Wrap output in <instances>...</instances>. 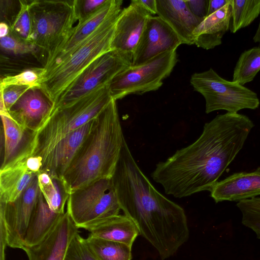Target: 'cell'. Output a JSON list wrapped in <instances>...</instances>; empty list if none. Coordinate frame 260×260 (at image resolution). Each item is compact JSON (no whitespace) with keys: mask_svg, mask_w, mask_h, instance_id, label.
<instances>
[{"mask_svg":"<svg viewBox=\"0 0 260 260\" xmlns=\"http://www.w3.org/2000/svg\"><path fill=\"white\" fill-rule=\"evenodd\" d=\"M247 116L227 112L204 124L193 143L156 164L151 174L166 194L181 198L210 191L254 127Z\"/></svg>","mask_w":260,"mask_h":260,"instance_id":"obj_1","label":"cell"},{"mask_svg":"<svg viewBox=\"0 0 260 260\" xmlns=\"http://www.w3.org/2000/svg\"><path fill=\"white\" fill-rule=\"evenodd\" d=\"M121 210L162 259L173 255L189 238L184 209L158 191L136 163L124 141L112 177Z\"/></svg>","mask_w":260,"mask_h":260,"instance_id":"obj_2","label":"cell"},{"mask_svg":"<svg viewBox=\"0 0 260 260\" xmlns=\"http://www.w3.org/2000/svg\"><path fill=\"white\" fill-rule=\"evenodd\" d=\"M85 243L98 260H131L132 246L89 235Z\"/></svg>","mask_w":260,"mask_h":260,"instance_id":"obj_26","label":"cell"},{"mask_svg":"<svg viewBox=\"0 0 260 260\" xmlns=\"http://www.w3.org/2000/svg\"><path fill=\"white\" fill-rule=\"evenodd\" d=\"M0 42L2 48L15 54L35 53L39 49L31 43L23 41L11 33L0 38Z\"/></svg>","mask_w":260,"mask_h":260,"instance_id":"obj_33","label":"cell"},{"mask_svg":"<svg viewBox=\"0 0 260 260\" xmlns=\"http://www.w3.org/2000/svg\"><path fill=\"white\" fill-rule=\"evenodd\" d=\"M54 106L40 86L29 88L10 108L8 114L19 125L35 132L49 117Z\"/></svg>","mask_w":260,"mask_h":260,"instance_id":"obj_16","label":"cell"},{"mask_svg":"<svg viewBox=\"0 0 260 260\" xmlns=\"http://www.w3.org/2000/svg\"><path fill=\"white\" fill-rule=\"evenodd\" d=\"M112 99L109 84L74 102L53 108L44 123L32 133L19 161L39 156L43 161L61 140L95 118Z\"/></svg>","mask_w":260,"mask_h":260,"instance_id":"obj_4","label":"cell"},{"mask_svg":"<svg viewBox=\"0 0 260 260\" xmlns=\"http://www.w3.org/2000/svg\"><path fill=\"white\" fill-rule=\"evenodd\" d=\"M78 228L66 211L56 225L38 244L22 248L28 260H64Z\"/></svg>","mask_w":260,"mask_h":260,"instance_id":"obj_15","label":"cell"},{"mask_svg":"<svg viewBox=\"0 0 260 260\" xmlns=\"http://www.w3.org/2000/svg\"><path fill=\"white\" fill-rule=\"evenodd\" d=\"M230 4L233 33L249 25L260 14V0H230Z\"/></svg>","mask_w":260,"mask_h":260,"instance_id":"obj_27","label":"cell"},{"mask_svg":"<svg viewBox=\"0 0 260 260\" xmlns=\"http://www.w3.org/2000/svg\"><path fill=\"white\" fill-rule=\"evenodd\" d=\"M151 14L139 2L132 0L121 10L115 28L111 50H115L131 63L148 19Z\"/></svg>","mask_w":260,"mask_h":260,"instance_id":"obj_12","label":"cell"},{"mask_svg":"<svg viewBox=\"0 0 260 260\" xmlns=\"http://www.w3.org/2000/svg\"><path fill=\"white\" fill-rule=\"evenodd\" d=\"M124 141L116 101L113 99L95 118L92 130L63 176L70 194L99 180L111 178Z\"/></svg>","mask_w":260,"mask_h":260,"instance_id":"obj_3","label":"cell"},{"mask_svg":"<svg viewBox=\"0 0 260 260\" xmlns=\"http://www.w3.org/2000/svg\"><path fill=\"white\" fill-rule=\"evenodd\" d=\"M1 130V166L3 169L16 160L29 144L32 132L23 128L8 113H0Z\"/></svg>","mask_w":260,"mask_h":260,"instance_id":"obj_20","label":"cell"},{"mask_svg":"<svg viewBox=\"0 0 260 260\" xmlns=\"http://www.w3.org/2000/svg\"><path fill=\"white\" fill-rule=\"evenodd\" d=\"M43 74V68L26 69L18 74L1 79V87L11 85H25L30 87L40 86Z\"/></svg>","mask_w":260,"mask_h":260,"instance_id":"obj_31","label":"cell"},{"mask_svg":"<svg viewBox=\"0 0 260 260\" xmlns=\"http://www.w3.org/2000/svg\"><path fill=\"white\" fill-rule=\"evenodd\" d=\"M89 235L100 238L123 243L131 246L139 235L135 223L125 215H117L101 219L86 227Z\"/></svg>","mask_w":260,"mask_h":260,"instance_id":"obj_22","label":"cell"},{"mask_svg":"<svg viewBox=\"0 0 260 260\" xmlns=\"http://www.w3.org/2000/svg\"><path fill=\"white\" fill-rule=\"evenodd\" d=\"M123 1L108 0L94 13L85 19L78 22L67 39L46 62L44 66V74L54 69L86 39H87L110 16L121 10Z\"/></svg>","mask_w":260,"mask_h":260,"instance_id":"obj_14","label":"cell"},{"mask_svg":"<svg viewBox=\"0 0 260 260\" xmlns=\"http://www.w3.org/2000/svg\"><path fill=\"white\" fill-rule=\"evenodd\" d=\"M19 3L20 9L10 26V33L23 41L29 42L31 20L29 1H19Z\"/></svg>","mask_w":260,"mask_h":260,"instance_id":"obj_30","label":"cell"},{"mask_svg":"<svg viewBox=\"0 0 260 260\" xmlns=\"http://www.w3.org/2000/svg\"><path fill=\"white\" fill-rule=\"evenodd\" d=\"M139 1L152 15L156 14V0H139Z\"/></svg>","mask_w":260,"mask_h":260,"instance_id":"obj_39","label":"cell"},{"mask_svg":"<svg viewBox=\"0 0 260 260\" xmlns=\"http://www.w3.org/2000/svg\"><path fill=\"white\" fill-rule=\"evenodd\" d=\"M237 206L241 212L243 224L252 230L260 239V197L240 201Z\"/></svg>","mask_w":260,"mask_h":260,"instance_id":"obj_29","label":"cell"},{"mask_svg":"<svg viewBox=\"0 0 260 260\" xmlns=\"http://www.w3.org/2000/svg\"><path fill=\"white\" fill-rule=\"evenodd\" d=\"M74 242L79 260H98L88 248L85 238L79 233L75 236Z\"/></svg>","mask_w":260,"mask_h":260,"instance_id":"obj_36","label":"cell"},{"mask_svg":"<svg viewBox=\"0 0 260 260\" xmlns=\"http://www.w3.org/2000/svg\"><path fill=\"white\" fill-rule=\"evenodd\" d=\"M37 175L28 170L25 161L0 169V202L16 200Z\"/></svg>","mask_w":260,"mask_h":260,"instance_id":"obj_24","label":"cell"},{"mask_svg":"<svg viewBox=\"0 0 260 260\" xmlns=\"http://www.w3.org/2000/svg\"><path fill=\"white\" fill-rule=\"evenodd\" d=\"M74 240L72 242L68 249L64 260H79V258L75 246Z\"/></svg>","mask_w":260,"mask_h":260,"instance_id":"obj_40","label":"cell"},{"mask_svg":"<svg viewBox=\"0 0 260 260\" xmlns=\"http://www.w3.org/2000/svg\"><path fill=\"white\" fill-rule=\"evenodd\" d=\"M131 63L115 50L103 54L83 70L60 94L53 108L74 102L109 85Z\"/></svg>","mask_w":260,"mask_h":260,"instance_id":"obj_10","label":"cell"},{"mask_svg":"<svg viewBox=\"0 0 260 260\" xmlns=\"http://www.w3.org/2000/svg\"><path fill=\"white\" fill-rule=\"evenodd\" d=\"M210 192L216 203L256 198L260 195V167L250 172L234 173L218 181Z\"/></svg>","mask_w":260,"mask_h":260,"instance_id":"obj_18","label":"cell"},{"mask_svg":"<svg viewBox=\"0 0 260 260\" xmlns=\"http://www.w3.org/2000/svg\"><path fill=\"white\" fill-rule=\"evenodd\" d=\"M253 40L254 42L255 43L260 42V20L257 29L253 37Z\"/></svg>","mask_w":260,"mask_h":260,"instance_id":"obj_42","label":"cell"},{"mask_svg":"<svg viewBox=\"0 0 260 260\" xmlns=\"http://www.w3.org/2000/svg\"><path fill=\"white\" fill-rule=\"evenodd\" d=\"M178 62L176 50L160 54L136 66L131 65L109 84L112 99L117 101L130 94H142L159 89Z\"/></svg>","mask_w":260,"mask_h":260,"instance_id":"obj_9","label":"cell"},{"mask_svg":"<svg viewBox=\"0 0 260 260\" xmlns=\"http://www.w3.org/2000/svg\"><path fill=\"white\" fill-rule=\"evenodd\" d=\"M191 12L202 21L207 16L209 0H185Z\"/></svg>","mask_w":260,"mask_h":260,"instance_id":"obj_35","label":"cell"},{"mask_svg":"<svg viewBox=\"0 0 260 260\" xmlns=\"http://www.w3.org/2000/svg\"><path fill=\"white\" fill-rule=\"evenodd\" d=\"M121 10L107 18L60 64L43 75L40 87L54 104L83 70L111 50L116 23Z\"/></svg>","mask_w":260,"mask_h":260,"instance_id":"obj_5","label":"cell"},{"mask_svg":"<svg viewBox=\"0 0 260 260\" xmlns=\"http://www.w3.org/2000/svg\"><path fill=\"white\" fill-rule=\"evenodd\" d=\"M232 9L230 0L223 7L206 17L193 32L194 44L206 50L214 48L230 28Z\"/></svg>","mask_w":260,"mask_h":260,"instance_id":"obj_21","label":"cell"},{"mask_svg":"<svg viewBox=\"0 0 260 260\" xmlns=\"http://www.w3.org/2000/svg\"><path fill=\"white\" fill-rule=\"evenodd\" d=\"M39 188L50 209L58 213H64L70 193L63 179L51 178L45 172L38 175Z\"/></svg>","mask_w":260,"mask_h":260,"instance_id":"obj_25","label":"cell"},{"mask_svg":"<svg viewBox=\"0 0 260 260\" xmlns=\"http://www.w3.org/2000/svg\"><path fill=\"white\" fill-rule=\"evenodd\" d=\"M157 16L178 35L182 44H194L193 32L202 21L190 11L185 1L156 0Z\"/></svg>","mask_w":260,"mask_h":260,"instance_id":"obj_19","label":"cell"},{"mask_svg":"<svg viewBox=\"0 0 260 260\" xmlns=\"http://www.w3.org/2000/svg\"><path fill=\"white\" fill-rule=\"evenodd\" d=\"M30 88L18 85L1 87L0 113H8L10 108Z\"/></svg>","mask_w":260,"mask_h":260,"instance_id":"obj_32","label":"cell"},{"mask_svg":"<svg viewBox=\"0 0 260 260\" xmlns=\"http://www.w3.org/2000/svg\"><path fill=\"white\" fill-rule=\"evenodd\" d=\"M120 210L112 178L73 191L67 203V211L78 229H84L101 219L118 215Z\"/></svg>","mask_w":260,"mask_h":260,"instance_id":"obj_8","label":"cell"},{"mask_svg":"<svg viewBox=\"0 0 260 260\" xmlns=\"http://www.w3.org/2000/svg\"><path fill=\"white\" fill-rule=\"evenodd\" d=\"M190 82L194 90L204 96L207 114L221 110L237 113L242 109L254 110L259 107L260 102L255 92L237 82L223 79L211 68L194 73Z\"/></svg>","mask_w":260,"mask_h":260,"instance_id":"obj_7","label":"cell"},{"mask_svg":"<svg viewBox=\"0 0 260 260\" xmlns=\"http://www.w3.org/2000/svg\"><path fill=\"white\" fill-rule=\"evenodd\" d=\"M108 0H75L78 22L91 15L101 8Z\"/></svg>","mask_w":260,"mask_h":260,"instance_id":"obj_34","label":"cell"},{"mask_svg":"<svg viewBox=\"0 0 260 260\" xmlns=\"http://www.w3.org/2000/svg\"><path fill=\"white\" fill-rule=\"evenodd\" d=\"M10 33V26L4 22L0 23V38L9 35Z\"/></svg>","mask_w":260,"mask_h":260,"instance_id":"obj_41","label":"cell"},{"mask_svg":"<svg viewBox=\"0 0 260 260\" xmlns=\"http://www.w3.org/2000/svg\"><path fill=\"white\" fill-rule=\"evenodd\" d=\"M64 213H56L49 207L40 189L24 239V246L35 245L49 233Z\"/></svg>","mask_w":260,"mask_h":260,"instance_id":"obj_23","label":"cell"},{"mask_svg":"<svg viewBox=\"0 0 260 260\" xmlns=\"http://www.w3.org/2000/svg\"><path fill=\"white\" fill-rule=\"evenodd\" d=\"M260 71V47L243 52L234 69L233 81L244 85L252 81Z\"/></svg>","mask_w":260,"mask_h":260,"instance_id":"obj_28","label":"cell"},{"mask_svg":"<svg viewBox=\"0 0 260 260\" xmlns=\"http://www.w3.org/2000/svg\"><path fill=\"white\" fill-rule=\"evenodd\" d=\"M229 2V0H209L207 16L221 9Z\"/></svg>","mask_w":260,"mask_h":260,"instance_id":"obj_38","label":"cell"},{"mask_svg":"<svg viewBox=\"0 0 260 260\" xmlns=\"http://www.w3.org/2000/svg\"><path fill=\"white\" fill-rule=\"evenodd\" d=\"M24 161L29 170L38 175L40 173L43 166L42 158L29 156Z\"/></svg>","mask_w":260,"mask_h":260,"instance_id":"obj_37","label":"cell"},{"mask_svg":"<svg viewBox=\"0 0 260 260\" xmlns=\"http://www.w3.org/2000/svg\"><path fill=\"white\" fill-rule=\"evenodd\" d=\"M40 188L38 175L14 201L0 202V214L5 220L8 246L22 249L27 228L37 202Z\"/></svg>","mask_w":260,"mask_h":260,"instance_id":"obj_11","label":"cell"},{"mask_svg":"<svg viewBox=\"0 0 260 260\" xmlns=\"http://www.w3.org/2000/svg\"><path fill=\"white\" fill-rule=\"evenodd\" d=\"M29 42L46 53V62L67 40L78 21L75 0L29 1Z\"/></svg>","mask_w":260,"mask_h":260,"instance_id":"obj_6","label":"cell"},{"mask_svg":"<svg viewBox=\"0 0 260 260\" xmlns=\"http://www.w3.org/2000/svg\"><path fill=\"white\" fill-rule=\"evenodd\" d=\"M92 120L61 140L43 160L40 172L48 174L51 178L63 179L95 122Z\"/></svg>","mask_w":260,"mask_h":260,"instance_id":"obj_17","label":"cell"},{"mask_svg":"<svg viewBox=\"0 0 260 260\" xmlns=\"http://www.w3.org/2000/svg\"><path fill=\"white\" fill-rule=\"evenodd\" d=\"M182 41L171 27L158 16H151L134 52L132 66L144 63L154 57L176 50Z\"/></svg>","mask_w":260,"mask_h":260,"instance_id":"obj_13","label":"cell"}]
</instances>
